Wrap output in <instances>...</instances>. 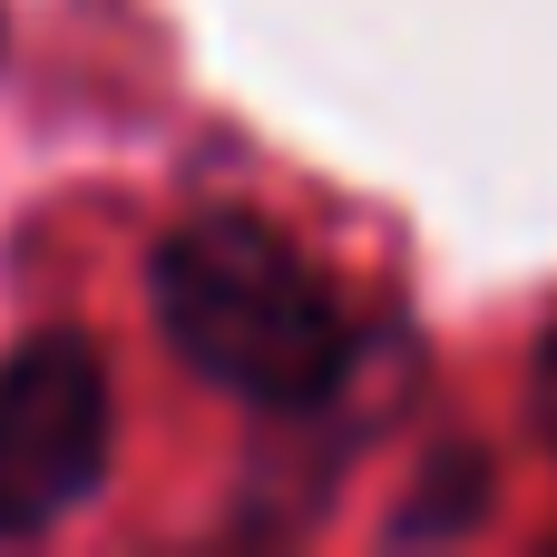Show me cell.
I'll return each mask as SVG.
<instances>
[{
  "mask_svg": "<svg viewBox=\"0 0 557 557\" xmlns=\"http://www.w3.org/2000/svg\"><path fill=\"white\" fill-rule=\"evenodd\" d=\"M147 304L176 362L264 421H313L362 362L343 294L264 215H186L147 264Z\"/></svg>",
  "mask_w": 557,
  "mask_h": 557,
  "instance_id": "6da1fadb",
  "label": "cell"
},
{
  "mask_svg": "<svg viewBox=\"0 0 557 557\" xmlns=\"http://www.w3.org/2000/svg\"><path fill=\"white\" fill-rule=\"evenodd\" d=\"M108 362L88 333H29L0 362V539H49L108 480Z\"/></svg>",
  "mask_w": 557,
  "mask_h": 557,
  "instance_id": "7a4b0ae2",
  "label": "cell"
},
{
  "mask_svg": "<svg viewBox=\"0 0 557 557\" xmlns=\"http://www.w3.org/2000/svg\"><path fill=\"white\" fill-rule=\"evenodd\" d=\"M480 519H490V460H480V450H441V460L421 470V499L392 509V539H460V529H480Z\"/></svg>",
  "mask_w": 557,
  "mask_h": 557,
  "instance_id": "3957f363",
  "label": "cell"
},
{
  "mask_svg": "<svg viewBox=\"0 0 557 557\" xmlns=\"http://www.w3.org/2000/svg\"><path fill=\"white\" fill-rule=\"evenodd\" d=\"M529 411H539V431L557 441V323H548V343H539V362H529Z\"/></svg>",
  "mask_w": 557,
  "mask_h": 557,
  "instance_id": "277c9868",
  "label": "cell"
}]
</instances>
